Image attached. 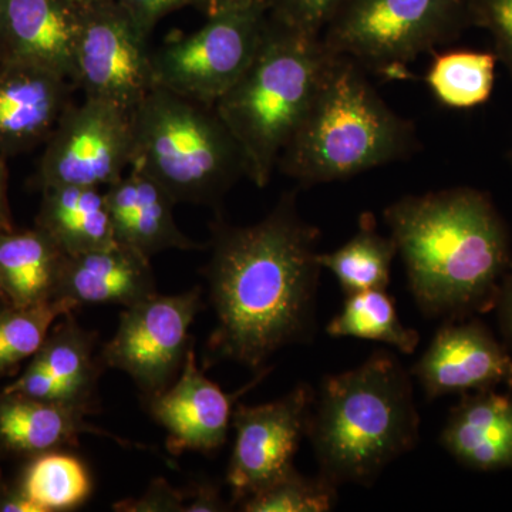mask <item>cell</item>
<instances>
[{
  "label": "cell",
  "mask_w": 512,
  "mask_h": 512,
  "mask_svg": "<svg viewBox=\"0 0 512 512\" xmlns=\"http://www.w3.org/2000/svg\"><path fill=\"white\" fill-rule=\"evenodd\" d=\"M338 490L328 478L305 477L292 467L239 505L247 512H328L338 503Z\"/></svg>",
  "instance_id": "cell-29"
},
{
  "label": "cell",
  "mask_w": 512,
  "mask_h": 512,
  "mask_svg": "<svg viewBox=\"0 0 512 512\" xmlns=\"http://www.w3.org/2000/svg\"><path fill=\"white\" fill-rule=\"evenodd\" d=\"M114 237L121 245L151 256L168 249H200L175 224L177 202L153 178L131 168L104 191Z\"/></svg>",
  "instance_id": "cell-18"
},
{
  "label": "cell",
  "mask_w": 512,
  "mask_h": 512,
  "mask_svg": "<svg viewBox=\"0 0 512 512\" xmlns=\"http://www.w3.org/2000/svg\"><path fill=\"white\" fill-rule=\"evenodd\" d=\"M74 90L66 77L45 67L0 60V154L15 157L46 144Z\"/></svg>",
  "instance_id": "cell-15"
},
{
  "label": "cell",
  "mask_w": 512,
  "mask_h": 512,
  "mask_svg": "<svg viewBox=\"0 0 512 512\" xmlns=\"http://www.w3.org/2000/svg\"><path fill=\"white\" fill-rule=\"evenodd\" d=\"M268 372V367L262 369L242 392L252 389ZM242 392H222L218 384L198 369L194 349L190 346L177 382L164 392L148 397L147 402L151 416L168 433L170 453H210L224 446L232 426L234 404Z\"/></svg>",
  "instance_id": "cell-14"
},
{
  "label": "cell",
  "mask_w": 512,
  "mask_h": 512,
  "mask_svg": "<svg viewBox=\"0 0 512 512\" xmlns=\"http://www.w3.org/2000/svg\"><path fill=\"white\" fill-rule=\"evenodd\" d=\"M410 375L429 400L512 387V356L478 320H447Z\"/></svg>",
  "instance_id": "cell-13"
},
{
  "label": "cell",
  "mask_w": 512,
  "mask_h": 512,
  "mask_svg": "<svg viewBox=\"0 0 512 512\" xmlns=\"http://www.w3.org/2000/svg\"><path fill=\"white\" fill-rule=\"evenodd\" d=\"M0 512H40L18 484L0 485Z\"/></svg>",
  "instance_id": "cell-36"
},
{
  "label": "cell",
  "mask_w": 512,
  "mask_h": 512,
  "mask_svg": "<svg viewBox=\"0 0 512 512\" xmlns=\"http://www.w3.org/2000/svg\"><path fill=\"white\" fill-rule=\"evenodd\" d=\"M12 212L9 205V171L6 158L0 154V232L13 231Z\"/></svg>",
  "instance_id": "cell-37"
},
{
  "label": "cell",
  "mask_w": 512,
  "mask_h": 512,
  "mask_svg": "<svg viewBox=\"0 0 512 512\" xmlns=\"http://www.w3.org/2000/svg\"><path fill=\"white\" fill-rule=\"evenodd\" d=\"M332 338L373 340L413 355L419 346L417 330L406 328L397 315L394 301L386 289H372L346 295L342 311L326 326Z\"/></svg>",
  "instance_id": "cell-25"
},
{
  "label": "cell",
  "mask_w": 512,
  "mask_h": 512,
  "mask_svg": "<svg viewBox=\"0 0 512 512\" xmlns=\"http://www.w3.org/2000/svg\"><path fill=\"white\" fill-rule=\"evenodd\" d=\"M117 2L136 23L141 35L150 39L151 33L161 19L187 6L200 8L201 0H117Z\"/></svg>",
  "instance_id": "cell-33"
},
{
  "label": "cell",
  "mask_w": 512,
  "mask_h": 512,
  "mask_svg": "<svg viewBox=\"0 0 512 512\" xmlns=\"http://www.w3.org/2000/svg\"><path fill=\"white\" fill-rule=\"evenodd\" d=\"M93 353L94 336L77 325L73 312L67 313L50 330L25 372L3 392L92 409L101 363Z\"/></svg>",
  "instance_id": "cell-16"
},
{
  "label": "cell",
  "mask_w": 512,
  "mask_h": 512,
  "mask_svg": "<svg viewBox=\"0 0 512 512\" xmlns=\"http://www.w3.org/2000/svg\"><path fill=\"white\" fill-rule=\"evenodd\" d=\"M136 168L175 202L220 204L247 177L241 147L215 106L154 87L131 111Z\"/></svg>",
  "instance_id": "cell-6"
},
{
  "label": "cell",
  "mask_w": 512,
  "mask_h": 512,
  "mask_svg": "<svg viewBox=\"0 0 512 512\" xmlns=\"http://www.w3.org/2000/svg\"><path fill=\"white\" fill-rule=\"evenodd\" d=\"M315 390L298 384L275 402L244 406L232 414L234 448L227 471L232 503L241 504L293 466V457L306 433Z\"/></svg>",
  "instance_id": "cell-12"
},
{
  "label": "cell",
  "mask_w": 512,
  "mask_h": 512,
  "mask_svg": "<svg viewBox=\"0 0 512 512\" xmlns=\"http://www.w3.org/2000/svg\"><path fill=\"white\" fill-rule=\"evenodd\" d=\"M6 8H8V0H0V60H3V56H5L3 32H5Z\"/></svg>",
  "instance_id": "cell-39"
},
{
  "label": "cell",
  "mask_w": 512,
  "mask_h": 512,
  "mask_svg": "<svg viewBox=\"0 0 512 512\" xmlns=\"http://www.w3.org/2000/svg\"><path fill=\"white\" fill-rule=\"evenodd\" d=\"M268 10L232 9L208 16L191 35L151 52L156 86L215 106L244 76L261 45Z\"/></svg>",
  "instance_id": "cell-8"
},
{
  "label": "cell",
  "mask_w": 512,
  "mask_h": 512,
  "mask_svg": "<svg viewBox=\"0 0 512 512\" xmlns=\"http://www.w3.org/2000/svg\"><path fill=\"white\" fill-rule=\"evenodd\" d=\"M130 111L86 97L70 104L52 136L32 180L35 190L55 187L107 188L131 165Z\"/></svg>",
  "instance_id": "cell-9"
},
{
  "label": "cell",
  "mask_w": 512,
  "mask_h": 512,
  "mask_svg": "<svg viewBox=\"0 0 512 512\" xmlns=\"http://www.w3.org/2000/svg\"><path fill=\"white\" fill-rule=\"evenodd\" d=\"M40 512L69 511L92 493V478L79 458L62 450L29 458L16 481Z\"/></svg>",
  "instance_id": "cell-27"
},
{
  "label": "cell",
  "mask_w": 512,
  "mask_h": 512,
  "mask_svg": "<svg viewBox=\"0 0 512 512\" xmlns=\"http://www.w3.org/2000/svg\"><path fill=\"white\" fill-rule=\"evenodd\" d=\"M0 302L5 303V296H3L2 288H0Z\"/></svg>",
  "instance_id": "cell-41"
},
{
  "label": "cell",
  "mask_w": 512,
  "mask_h": 512,
  "mask_svg": "<svg viewBox=\"0 0 512 512\" xmlns=\"http://www.w3.org/2000/svg\"><path fill=\"white\" fill-rule=\"evenodd\" d=\"M336 57L322 36L289 28L269 15L266 18L251 66L215 104L241 147L247 178L256 187L265 188L271 181Z\"/></svg>",
  "instance_id": "cell-5"
},
{
  "label": "cell",
  "mask_w": 512,
  "mask_h": 512,
  "mask_svg": "<svg viewBox=\"0 0 512 512\" xmlns=\"http://www.w3.org/2000/svg\"><path fill=\"white\" fill-rule=\"evenodd\" d=\"M320 231L303 220L295 192H286L256 224H211L204 274L217 326L208 342L212 363L232 360L259 372L291 345L311 343L316 330Z\"/></svg>",
  "instance_id": "cell-1"
},
{
  "label": "cell",
  "mask_w": 512,
  "mask_h": 512,
  "mask_svg": "<svg viewBox=\"0 0 512 512\" xmlns=\"http://www.w3.org/2000/svg\"><path fill=\"white\" fill-rule=\"evenodd\" d=\"M497 63L494 52L440 53L429 67L426 83L434 99L447 109H476L493 96Z\"/></svg>",
  "instance_id": "cell-26"
},
{
  "label": "cell",
  "mask_w": 512,
  "mask_h": 512,
  "mask_svg": "<svg viewBox=\"0 0 512 512\" xmlns=\"http://www.w3.org/2000/svg\"><path fill=\"white\" fill-rule=\"evenodd\" d=\"M305 437L320 476L338 487L372 485L419 443L410 370L394 353L377 350L355 369L323 377Z\"/></svg>",
  "instance_id": "cell-3"
},
{
  "label": "cell",
  "mask_w": 512,
  "mask_h": 512,
  "mask_svg": "<svg viewBox=\"0 0 512 512\" xmlns=\"http://www.w3.org/2000/svg\"><path fill=\"white\" fill-rule=\"evenodd\" d=\"M269 0H201L200 9L205 15L212 16L215 13L232 9L262 8L268 10Z\"/></svg>",
  "instance_id": "cell-38"
},
{
  "label": "cell",
  "mask_w": 512,
  "mask_h": 512,
  "mask_svg": "<svg viewBox=\"0 0 512 512\" xmlns=\"http://www.w3.org/2000/svg\"><path fill=\"white\" fill-rule=\"evenodd\" d=\"M201 309L200 288L171 296L156 292L127 306L101 363L127 373L147 399L164 392L183 367Z\"/></svg>",
  "instance_id": "cell-10"
},
{
  "label": "cell",
  "mask_w": 512,
  "mask_h": 512,
  "mask_svg": "<svg viewBox=\"0 0 512 512\" xmlns=\"http://www.w3.org/2000/svg\"><path fill=\"white\" fill-rule=\"evenodd\" d=\"M440 443L458 463L478 471L512 468V399L491 390L464 393L451 409Z\"/></svg>",
  "instance_id": "cell-20"
},
{
  "label": "cell",
  "mask_w": 512,
  "mask_h": 512,
  "mask_svg": "<svg viewBox=\"0 0 512 512\" xmlns=\"http://www.w3.org/2000/svg\"><path fill=\"white\" fill-rule=\"evenodd\" d=\"M66 256L40 228L0 232V288L5 303L26 306L55 299Z\"/></svg>",
  "instance_id": "cell-22"
},
{
  "label": "cell",
  "mask_w": 512,
  "mask_h": 512,
  "mask_svg": "<svg viewBox=\"0 0 512 512\" xmlns=\"http://www.w3.org/2000/svg\"><path fill=\"white\" fill-rule=\"evenodd\" d=\"M74 303L55 298L18 306L3 303L0 308V377L18 369L42 348L57 320L76 311Z\"/></svg>",
  "instance_id": "cell-28"
},
{
  "label": "cell",
  "mask_w": 512,
  "mask_h": 512,
  "mask_svg": "<svg viewBox=\"0 0 512 512\" xmlns=\"http://www.w3.org/2000/svg\"><path fill=\"white\" fill-rule=\"evenodd\" d=\"M83 9L74 0H8L3 59L45 67L74 84Z\"/></svg>",
  "instance_id": "cell-17"
},
{
  "label": "cell",
  "mask_w": 512,
  "mask_h": 512,
  "mask_svg": "<svg viewBox=\"0 0 512 512\" xmlns=\"http://www.w3.org/2000/svg\"><path fill=\"white\" fill-rule=\"evenodd\" d=\"M383 217L424 316L464 319L497 303L511 241L490 195L471 187L406 195Z\"/></svg>",
  "instance_id": "cell-2"
},
{
  "label": "cell",
  "mask_w": 512,
  "mask_h": 512,
  "mask_svg": "<svg viewBox=\"0 0 512 512\" xmlns=\"http://www.w3.org/2000/svg\"><path fill=\"white\" fill-rule=\"evenodd\" d=\"M508 157H510V163H511V165H512V148H511V150H510V154H508Z\"/></svg>",
  "instance_id": "cell-42"
},
{
  "label": "cell",
  "mask_w": 512,
  "mask_h": 512,
  "mask_svg": "<svg viewBox=\"0 0 512 512\" xmlns=\"http://www.w3.org/2000/svg\"><path fill=\"white\" fill-rule=\"evenodd\" d=\"M397 247L392 237L377 231L375 217L363 212L356 234L332 252H320L319 264L338 279L345 295L386 289Z\"/></svg>",
  "instance_id": "cell-24"
},
{
  "label": "cell",
  "mask_w": 512,
  "mask_h": 512,
  "mask_svg": "<svg viewBox=\"0 0 512 512\" xmlns=\"http://www.w3.org/2000/svg\"><path fill=\"white\" fill-rule=\"evenodd\" d=\"M147 42L117 0L84 6L76 89L131 113L156 87Z\"/></svg>",
  "instance_id": "cell-11"
},
{
  "label": "cell",
  "mask_w": 512,
  "mask_h": 512,
  "mask_svg": "<svg viewBox=\"0 0 512 512\" xmlns=\"http://www.w3.org/2000/svg\"><path fill=\"white\" fill-rule=\"evenodd\" d=\"M227 504L222 501L220 487L212 483L195 485L190 491L184 512H220L227 511Z\"/></svg>",
  "instance_id": "cell-34"
},
{
  "label": "cell",
  "mask_w": 512,
  "mask_h": 512,
  "mask_svg": "<svg viewBox=\"0 0 512 512\" xmlns=\"http://www.w3.org/2000/svg\"><path fill=\"white\" fill-rule=\"evenodd\" d=\"M190 491L175 490L167 481L151 483L147 493L138 500H126L114 505L116 511L126 512H175L184 511Z\"/></svg>",
  "instance_id": "cell-32"
},
{
  "label": "cell",
  "mask_w": 512,
  "mask_h": 512,
  "mask_svg": "<svg viewBox=\"0 0 512 512\" xmlns=\"http://www.w3.org/2000/svg\"><path fill=\"white\" fill-rule=\"evenodd\" d=\"M42 194L35 227L45 231L64 254H83L117 244L100 188L55 187Z\"/></svg>",
  "instance_id": "cell-23"
},
{
  "label": "cell",
  "mask_w": 512,
  "mask_h": 512,
  "mask_svg": "<svg viewBox=\"0 0 512 512\" xmlns=\"http://www.w3.org/2000/svg\"><path fill=\"white\" fill-rule=\"evenodd\" d=\"M92 412L79 404L50 402L22 393H0V454L32 458L47 451L76 447L83 433L94 429L84 417Z\"/></svg>",
  "instance_id": "cell-21"
},
{
  "label": "cell",
  "mask_w": 512,
  "mask_h": 512,
  "mask_svg": "<svg viewBox=\"0 0 512 512\" xmlns=\"http://www.w3.org/2000/svg\"><path fill=\"white\" fill-rule=\"evenodd\" d=\"M471 20L493 37L495 56L512 77V0H471Z\"/></svg>",
  "instance_id": "cell-31"
},
{
  "label": "cell",
  "mask_w": 512,
  "mask_h": 512,
  "mask_svg": "<svg viewBox=\"0 0 512 512\" xmlns=\"http://www.w3.org/2000/svg\"><path fill=\"white\" fill-rule=\"evenodd\" d=\"M345 0H269L268 15L289 28L322 36Z\"/></svg>",
  "instance_id": "cell-30"
},
{
  "label": "cell",
  "mask_w": 512,
  "mask_h": 512,
  "mask_svg": "<svg viewBox=\"0 0 512 512\" xmlns=\"http://www.w3.org/2000/svg\"><path fill=\"white\" fill-rule=\"evenodd\" d=\"M470 26L471 0H345L322 39L366 73L404 79L417 57Z\"/></svg>",
  "instance_id": "cell-7"
},
{
  "label": "cell",
  "mask_w": 512,
  "mask_h": 512,
  "mask_svg": "<svg viewBox=\"0 0 512 512\" xmlns=\"http://www.w3.org/2000/svg\"><path fill=\"white\" fill-rule=\"evenodd\" d=\"M150 258L117 244L67 255L56 298L80 308L84 305H121L124 308L156 293Z\"/></svg>",
  "instance_id": "cell-19"
},
{
  "label": "cell",
  "mask_w": 512,
  "mask_h": 512,
  "mask_svg": "<svg viewBox=\"0 0 512 512\" xmlns=\"http://www.w3.org/2000/svg\"><path fill=\"white\" fill-rule=\"evenodd\" d=\"M417 146L412 121L380 97L359 64L338 56L278 168L312 187L404 160Z\"/></svg>",
  "instance_id": "cell-4"
},
{
  "label": "cell",
  "mask_w": 512,
  "mask_h": 512,
  "mask_svg": "<svg viewBox=\"0 0 512 512\" xmlns=\"http://www.w3.org/2000/svg\"><path fill=\"white\" fill-rule=\"evenodd\" d=\"M74 2L79 3L80 6H90L100 2H107V0H74Z\"/></svg>",
  "instance_id": "cell-40"
},
{
  "label": "cell",
  "mask_w": 512,
  "mask_h": 512,
  "mask_svg": "<svg viewBox=\"0 0 512 512\" xmlns=\"http://www.w3.org/2000/svg\"><path fill=\"white\" fill-rule=\"evenodd\" d=\"M495 306L498 308L501 332L508 345L512 346V266L505 275Z\"/></svg>",
  "instance_id": "cell-35"
}]
</instances>
